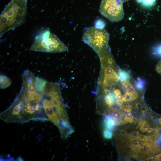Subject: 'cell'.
<instances>
[{"label":"cell","instance_id":"6da1fadb","mask_svg":"<svg viewBox=\"0 0 161 161\" xmlns=\"http://www.w3.org/2000/svg\"><path fill=\"white\" fill-rule=\"evenodd\" d=\"M43 92L44 95L43 107L49 120L64 132L69 131L72 127L64 106L59 84L47 81Z\"/></svg>","mask_w":161,"mask_h":161},{"label":"cell","instance_id":"7a4b0ae2","mask_svg":"<svg viewBox=\"0 0 161 161\" xmlns=\"http://www.w3.org/2000/svg\"><path fill=\"white\" fill-rule=\"evenodd\" d=\"M27 0H12L0 16V37L7 32L21 25L27 14Z\"/></svg>","mask_w":161,"mask_h":161},{"label":"cell","instance_id":"3957f363","mask_svg":"<svg viewBox=\"0 0 161 161\" xmlns=\"http://www.w3.org/2000/svg\"><path fill=\"white\" fill-rule=\"evenodd\" d=\"M68 50L67 47L57 35L51 33L49 29L36 36L30 48V51L52 53L64 52Z\"/></svg>","mask_w":161,"mask_h":161},{"label":"cell","instance_id":"277c9868","mask_svg":"<svg viewBox=\"0 0 161 161\" xmlns=\"http://www.w3.org/2000/svg\"><path fill=\"white\" fill-rule=\"evenodd\" d=\"M109 34L104 29L95 27L86 29L83 33L82 40L91 47L100 57L110 49L108 45Z\"/></svg>","mask_w":161,"mask_h":161},{"label":"cell","instance_id":"5b68a950","mask_svg":"<svg viewBox=\"0 0 161 161\" xmlns=\"http://www.w3.org/2000/svg\"><path fill=\"white\" fill-rule=\"evenodd\" d=\"M121 0H102L100 6L101 14L112 22L122 20L124 13Z\"/></svg>","mask_w":161,"mask_h":161},{"label":"cell","instance_id":"8992f818","mask_svg":"<svg viewBox=\"0 0 161 161\" xmlns=\"http://www.w3.org/2000/svg\"><path fill=\"white\" fill-rule=\"evenodd\" d=\"M155 145L151 142L148 141L142 146L139 151V152L145 154H148L154 152L155 148Z\"/></svg>","mask_w":161,"mask_h":161},{"label":"cell","instance_id":"52a82bcc","mask_svg":"<svg viewBox=\"0 0 161 161\" xmlns=\"http://www.w3.org/2000/svg\"><path fill=\"white\" fill-rule=\"evenodd\" d=\"M0 88L4 89L9 87L12 83L10 79L7 76L0 75Z\"/></svg>","mask_w":161,"mask_h":161},{"label":"cell","instance_id":"ba28073f","mask_svg":"<svg viewBox=\"0 0 161 161\" xmlns=\"http://www.w3.org/2000/svg\"><path fill=\"white\" fill-rule=\"evenodd\" d=\"M104 123L106 129L111 130L116 125L112 116L110 115H107L105 117L104 120Z\"/></svg>","mask_w":161,"mask_h":161},{"label":"cell","instance_id":"9c48e42d","mask_svg":"<svg viewBox=\"0 0 161 161\" xmlns=\"http://www.w3.org/2000/svg\"><path fill=\"white\" fill-rule=\"evenodd\" d=\"M47 82V80L44 79L36 77L35 82L37 90L39 92H42Z\"/></svg>","mask_w":161,"mask_h":161},{"label":"cell","instance_id":"30bf717a","mask_svg":"<svg viewBox=\"0 0 161 161\" xmlns=\"http://www.w3.org/2000/svg\"><path fill=\"white\" fill-rule=\"evenodd\" d=\"M118 75L119 80L121 81H130L131 76L127 71L119 68Z\"/></svg>","mask_w":161,"mask_h":161},{"label":"cell","instance_id":"8fae6325","mask_svg":"<svg viewBox=\"0 0 161 161\" xmlns=\"http://www.w3.org/2000/svg\"><path fill=\"white\" fill-rule=\"evenodd\" d=\"M135 87L139 91H142L145 87V81L141 78H138L134 81Z\"/></svg>","mask_w":161,"mask_h":161},{"label":"cell","instance_id":"7c38bea8","mask_svg":"<svg viewBox=\"0 0 161 161\" xmlns=\"http://www.w3.org/2000/svg\"><path fill=\"white\" fill-rule=\"evenodd\" d=\"M137 2L143 6L147 8H149L153 6L156 0H136Z\"/></svg>","mask_w":161,"mask_h":161},{"label":"cell","instance_id":"4fadbf2b","mask_svg":"<svg viewBox=\"0 0 161 161\" xmlns=\"http://www.w3.org/2000/svg\"><path fill=\"white\" fill-rule=\"evenodd\" d=\"M138 124L140 127V130L143 132L146 131L148 128L150 126L147 121L142 119L140 120Z\"/></svg>","mask_w":161,"mask_h":161},{"label":"cell","instance_id":"5bb4252c","mask_svg":"<svg viewBox=\"0 0 161 161\" xmlns=\"http://www.w3.org/2000/svg\"><path fill=\"white\" fill-rule=\"evenodd\" d=\"M112 132L111 130L106 129L103 131L104 137L107 139H110L112 138Z\"/></svg>","mask_w":161,"mask_h":161},{"label":"cell","instance_id":"9a60e30c","mask_svg":"<svg viewBox=\"0 0 161 161\" xmlns=\"http://www.w3.org/2000/svg\"><path fill=\"white\" fill-rule=\"evenodd\" d=\"M105 25L104 22L101 19L97 20L95 23V27L99 29H103Z\"/></svg>","mask_w":161,"mask_h":161},{"label":"cell","instance_id":"2e32d148","mask_svg":"<svg viewBox=\"0 0 161 161\" xmlns=\"http://www.w3.org/2000/svg\"><path fill=\"white\" fill-rule=\"evenodd\" d=\"M133 118L131 112L130 111L127 112L124 118V122L131 123L133 121Z\"/></svg>","mask_w":161,"mask_h":161},{"label":"cell","instance_id":"e0dca14e","mask_svg":"<svg viewBox=\"0 0 161 161\" xmlns=\"http://www.w3.org/2000/svg\"><path fill=\"white\" fill-rule=\"evenodd\" d=\"M139 138H130L131 147L132 148H137L138 150V147Z\"/></svg>","mask_w":161,"mask_h":161},{"label":"cell","instance_id":"ac0fdd59","mask_svg":"<svg viewBox=\"0 0 161 161\" xmlns=\"http://www.w3.org/2000/svg\"><path fill=\"white\" fill-rule=\"evenodd\" d=\"M123 101L124 102L130 101L131 100V95L126 90L124 93Z\"/></svg>","mask_w":161,"mask_h":161},{"label":"cell","instance_id":"d6986e66","mask_svg":"<svg viewBox=\"0 0 161 161\" xmlns=\"http://www.w3.org/2000/svg\"><path fill=\"white\" fill-rule=\"evenodd\" d=\"M130 138H140V135L138 131H134L129 135Z\"/></svg>","mask_w":161,"mask_h":161},{"label":"cell","instance_id":"ffe728a7","mask_svg":"<svg viewBox=\"0 0 161 161\" xmlns=\"http://www.w3.org/2000/svg\"><path fill=\"white\" fill-rule=\"evenodd\" d=\"M122 107L124 109V110L126 112L130 111H131V108L129 104L127 103H123Z\"/></svg>","mask_w":161,"mask_h":161},{"label":"cell","instance_id":"44dd1931","mask_svg":"<svg viewBox=\"0 0 161 161\" xmlns=\"http://www.w3.org/2000/svg\"><path fill=\"white\" fill-rule=\"evenodd\" d=\"M161 154H160L158 155H154L151 157L150 159L151 161H156L161 160L160 156Z\"/></svg>","mask_w":161,"mask_h":161},{"label":"cell","instance_id":"7402d4cb","mask_svg":"<svg viewBox=\"0 0 161 161\" xmlns=\"http://www.w3.org/2000/svg\"><path fill=\"white\" fill-rule=\"evenodd\" d=\"M155 52L161 57V45L157 47L155 49Z\"/></svg>","mask_w":161,"mask_h":161},{"label":"cell","instance_id":"603a6c76","mask_svg":"<svg viewBox=\"0 0 161 161\" xmlns=\"http://www.w3.org/2000/svg\"><path fill=\"white\" fill-rule=\"evenodd\" d=\"M156 70L158 73L161 74V60L157 63L156 66Z\"/></svg>","mask_w":161,"mask_h":161},{"label":"cell","instance_id":"cb8c5ba5","mask_svg":"<svg viewBox=\"0 0 161 161\" xmlns=\"http://www.w3.org/2000/svg\"><path fill=\"white\" fill-rule=\"evenodd\" d=\"M154 129L148 127L147 130V132L148 133H151L153 131Z\"/></svg>","mask_w":161,"mask_h":161},{"label":"cell","instance_id":"d4e9b609","mask_svg":"<svg viewBox=\"0 0 161 161\" xmlns=\"http://www.w3.org/2000/svg\"><path fill=\"white\" fill-rule=\"evenodd\" d=\"M159 122H160V125H161V118H160L159 119Z\"/></svg>","mask_w":161,"mask_h":161},{"label":"cell","instance_id":"484cf974","mask_svg":"<svg viewBox=\"0 0 161 161\" xmlns=\"http://www.w3.org/2000/svg\"><path fill=\"white\" fill-rule=\"evenodd\" d=\"M122 2H123L124 1H128V0H121Z\"/></svg>","mask_w":161,"mask_h":161}]
</instances>
